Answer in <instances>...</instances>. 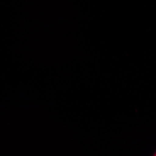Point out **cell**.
<instances>
[{
	"label": "cell",
	"instance_id": "6da1fadb",
	"mask_svg": "<svg viewBox=\"0 0 156 156\" xmlns=\"http://www.w3.org/2000/svg\"><path fill=\"white\" fill-rule=\"evenodd\" d=\"M152 156H156V151H155L153 152V154H152Z\"/></svg>",
	"mask_w": 156,
	"mask_h": 156
}]
</instances>
